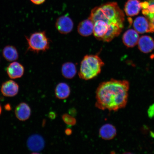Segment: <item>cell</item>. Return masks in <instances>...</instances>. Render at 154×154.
Segmentation results:
<instances>
[{"label": "cell", "mask_w": 154, "mask_h": 154, "mask_svg": "<svg viewBox=\"0 0 154 154\" xmlns=\"http://www.w3.org/2000/svg\"><path fill=\"white\" fill-rule=\"evenodd\" d=\"M129 83L126 80L111 79L98 87L95 106L100 109L117 111L124 108L128 103Z\"/></svg>", "instance_id": "obj_1"}, {"label": "cell", "mask_w": 154, "mask_h": 154, "mask_svg": "<svg viewBox=\"0 0 154 154\" xmlns=\"http://www.w3.org/2000/svg\"><path fill=\"white\" fill-rule=\"evenodd\" d=\"M88 18L94 22L96 20L103 21L109 26L112 24L124 27L125 15L117 3L111 2L102 4L92 9Z\"/></svg>", "instance_id": "obj_2"}, {"label": "cell", "mask_w": 154, "mask_h": 154, "mask_svg": "<svg viewBox=\"0 0 154 154\" xmlns=\"http://www.w3.org/2000/svg\"><path fill=\"white\" fill-rule=\"evenodd\" d=\"M104 65L98 55H86L81 63L79 76L84 80L92 79L100 74Z\"/></svg>", "instance_id": "obj_3"}, {"label": "cell", "mask_w": 154, "mask_h": 154, "mask_svg": "<svg viewBox=\"0 0 154 154\" xmlns=\"http://www.w3.org/2000/svg\"><path fill=\"white\" fill-rule=\"evenodd\" d=\"M27 42V51L38 53L45 52L49 49L50 43L44 31L33 32L29 36H26Z\"/></svg>", "instance_id": "obj_4"}, {"label": "cell", "mask_w": 154, "mask_h": 154, "mask_svg": "<svg viewBox=\"0 0 154 154\" xmlns=\"http://www.w3.org/2000/svg\"><path fill=\"white\" fill-rule=\"evenodd\" d=\"M55 27L61 34H68L72 31L74 23L72 19L67 15H63L58 18L55 23Z\"/></svg>", "instance_id": "obj_5"}, {"label": "cell", "mask_w": 154, "mask_h": 154, "mask_svg": "<svg viewBox=\"0 0 154 154\" xmlns=\"http://www.w3.org/2000/svg\"><path fill=\"white\" fill-rule=\"evenodd\" d=\"M140 5L142 13L149 21L150 32H154V0H147Z\"/></svg>", "instance_id": "obj_6"}, {"label": "cell", "mask_w": 154, "mask_h": 154, "mask_svg": "<svg viewBox=\"0 0 154 154\" xmlns=\"http://www.w3.org/2000/svg\"><path fill=\"white\" fill-rule=\"evenodd\" d=\"M19 85L13 80H9L2 84L1 91L2 95L7 97H13L18 94Z\"/></svg>", "instance_id": "obj_7"}, {"label": "cell", "mask_w": 154, "mask_h": 154, "mask_svg": "<svg viewBox=\"0 0 154 154\" xmlns=\"http://www.w3.org/2000/svg\"><path fill=\"white\" fill-rule=\"evenodd\" d=\"M6 72L8 75L12 79L20 78L24 74V67L21 63L14 61L7 66Z\"/></svg>", "instance_id": "obj_8"}, {"label": "cell", "mask_w": 154, "mask_h": 154, "mask_svg": "<svg viewBox=\"0 0 154 154\" xmlns=\"http://www.w3.org/2000/svg\"><path fill=\"white\" fill-rule=\"evenodd\" d=\"M15 114L19 121H26L30 117L31 109L27 103L23 102L19 103L15 107Z\"/></svg>", "instance_id": "obj_9"}, {"label": "cell", "mask_w": 154, "mask_h": 154, "mask_svg": "<svg viewBox=\"0 0 154 154\" xmlns=\"http://www.w3.org/2000/svg\"><path fill=\"white\" fill-rule=\"evenodd\" d=\"M27 145L31 151L38 152L43 149L45 142L41 136L38 134H34L29 138L27 142Z\"/></svg>", "instance_id": "obj_10"}, {"label": "cell", "mask_w": 154, "mask_h": 154, "mask_svg": "<svg viewBox=\"0 0 154 154\" xmlns=\"http://www.w3.org/2000/svg\"><path fill=\"white\" fill-rule=\"evenodd\" d=\"M140 0H128L125 5L124 11L127 16L133 17L139 14L142 9Z\"/></svg>", "instance_id": "obj_11"}, {"label": "cell", "mask_w": 154, "mask_h": 154, "mask_svg": "<svg viewBox=\"0 0 154 154\" xmlns=\"http://www.w3.org/2000/svg\"><path fill=\"white\" fill-rule=\"evenodd\" d=\"M138 40L139 35L135 30L129 29L123 35V43L128 48H132L136 46L138 43Z\"/></svg>", "instance_id": "obj_12"}, {"label": "cell", "mask_w": 154, "mask_h": 154, "mask_svg": "<svg viewBox=\"0 0 154 154\" xmlns=\"http://www.w3.org/2000/svg\"><path fill=\"white\" fill-rule=\"evenodd\" d=\"M134 27L135 30L139 33L150 32L149 21L147 18L143 17H138L135 19Z\"/></svg>", "instance_id": "obj_13"}, {"label": "cell", "mask_w": 154, "mask_h": 154, "mask_svg": "<svg viewBox=\"0 0 154 154\" xmlns=\"http://www.w3.org/2000/svg\"><path fill=\"white\" fill-rule=\"evenodd\" d=\"M94 24L89 18L84 20L79 24L78 32L80 35L88 37L93 34Z\"/></svg>", "instance_id": "obj_14"}, {"label": "cell", "mask_w": 154, "mask_h": 154, "mask_svg": "<svg viewBox=\"0 0 154 154\" xmlns=\"http://www.w3.org/2000/svg\"><path fill=\"white\" fill-rule=\"evenodd\" d=\"M138 43L139 49L143 53L151 52L154 49V42L150 36H142L139 38Z\"/></svg>", "instance_id": "obj_15"}, {"label": "cell", "mask_w": 154, "mask_h": 154, "mask_svg": "<svg viewBox=\"0 0 154 154\" xmlns=\"http://www.w3.org/2000/svg\"><path fill=\"white\" fill-rule=\"evenodd\" d=\"M99 132L100 137L105 140L113 139L117 134V131L115 127L110 124L103 125L100 128Z\"/></svg>", "instance_id": "obj_16"}, {"label": "cell", "mask_w": 154, "mask_h": 154, "mask_svg": "<svg viewBox=\"0 0 154 154\" xmlns=\"http://www.w3.org/2000/svg\"><path fill=\"white\" fill-rule=\"evenodd\" d=\"M2 54L6 60L10 62L17 60L19 57L18 50L13 45L5 46L3 50Z\"/></svg>", "instance_id": "obj_17"}, {"label": "cell", "mask_w": 154, "mask_h": 154, "mask_svg": "<svg viewBox=\"0 0 154 154\" xmlns=\"http://www.w3.org/2000/svg\"><path fill=\"white\" fill-rule=\"evenodd\" d=\"M122 29L117 24H112L109 25L107 33L102 41L106 42L111 41L113 38L120 34Z\"/></svg>", "instance_id": "obj_18"}, {"label": "cell", "mask_w": 154, "mask_h": 154, "mask_svg": "<svg viewBox=\"0 0 154 154\" xmlns=\"http://www.w3.org/2000/svg\"><path fill=\"white\" fill-rule=\"evenodd\" d=\"M56 97L59 99H65L69 97L70 94V87L65 82H61L57 84L55 89Z\"/></svg>", "instance_id": "obj_19"}, {"label": "cell", "mask_w": 154, "mask_h": 154, "mask_svg": "<svg viewBox=\"0 0 154 154\" xmlns=\"http://www.w3.org/2000/svg\"><path fill=\"white\" fill-rule=\"evenodd\" d=\"M61 72L64 78L72 79L76 75L77 69L76 65L72 62L63 63L61 67Z\"/></svg>", "instance_id": "obj_20"}, {"label": "cell", "mask_w": 154, "mask_h": 154, "mask_svg": "<svg viewBox=\"0 0 154 154\" xmlns=\"http://www.w3.org/2000/svg\"><path fill=\"white\" fill-rule=\"evenodd\" d=\"M63 120L65 123L67 125H73L76 124V121L74 117L68 115H63Z\"/></svg>", "instance_id": "obj_21"}, {"label": "cell", "mask_w": 154, "mask_h": 154, "mask_svg": "<svg viewBox=\"0 0 154 154\" xmlns=\"http://www.w3.org/2000/svg\"><path fill=\"white\" fill-rule=\"evenodd\" d=\"M148 115L149 117H153L154 116V104L150 107L148 110Z\"/></svg>", "instance_id": "obj_22"}, {"label": "cell", "mask_w": 154, "mask_h": 154, "mask_svg": "<svg viewBox=\"0 0 154 154\" xmlns=\"http://www.w3.org/2000/svg\"><path fill=\"white\" fill-rule=\"evenodd\" d=\"M30 1L34 5H39L45 2L46 0H30Z\"/></svg>", "instance_id": "obj_23"}, {"label": "cell", "mask_w": 154, "mask_h": 154, "mask_svg": "<svg viewBox=\"0 0 154 154\" xmlns=\"http://www.w3.org/2000/svg\"><path fill=\"white\" fill-rule=\"evenodd\" d=\"M2 112V107L1 104H0V116H1Z\"/></svg>", "instance_id": "obj_24"}]
</instances>
